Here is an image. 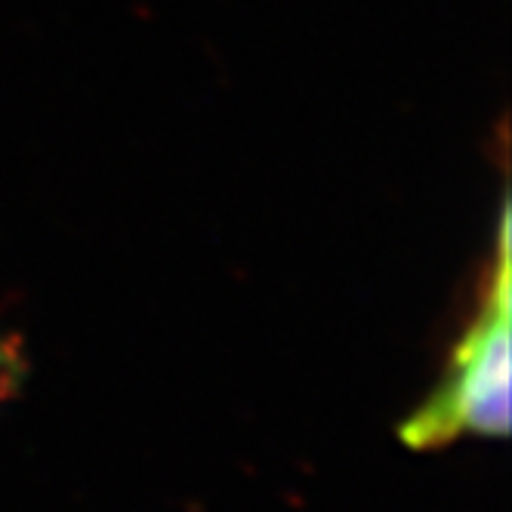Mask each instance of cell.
Wrapping results in <instances>:
<instances>
[{
	"mask_svg": "<svg viewBox=\"0 0 512 512\" xmlns=\"http://www.w3.org/2000/svg\"><path fill=\"white\" fill-rule=\"evenodd\" d=\"M509 432V213L497 229V256L479 315L466 327L445 377L401 423L414 451L445 448L463 435L503 438Z\"/></svg>",
	"mask_w": 512,
	"mask_h": 512,
	"instance_id": "1",
	"label": "cell"
}]
</instances>
